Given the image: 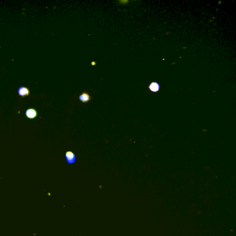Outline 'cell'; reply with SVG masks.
<instances>
[{
  "label": "cell",
  "mask_w": 236,
  "mask_h": 236,
  "mask_svg": "<svg viewBox=\"0 0 236 236\" xmlns=\"http://www.w3.org/2000/svg\"><path fill=\"white\" fill-rule=\"evenodd\" d=\"M25 115L29 119H34L37 117V112L34 108H28L25 112Z\"/></svg>",
  "instance_id": "obj_1"
},
{
  "label": "cell",
  "mask_w": 236,
  "mask_h": 236,
  "mask_svg": "<svg viewBox=\"0 0 236 236\" xmlns=\"http://www.w3.org/2000/svg\"><path fill=\"white\" fill-rule=\"evenodd\" d=\"M66 161L68 164H72L75 163L76 161V157L75 155L72 151H68L66 153Z\"/></svg>",
  "instance_id": "obj_2"
},
{
  "label": "cell",
  "mask_w": 236,
  "mask_h": 236,
  "mask_svg": "<svg viewBox=\"0 0 236 236\" xmlns=\"http://www.w3.org/2000/svg\"><path fill=\"white\" fill-rule=\"evenodd\" d=\"M18 93L19 96L22 97L28 96L30 94V90L27 87H19L18 89Z\"/></svg>",
  "instance_id": "obj_3"
},
{
  "label": "cell",
  "mask_w": 236,
  "mask_h": 236,
  "mask_svg": "<svg viewBox=\"0 0 236 236\" xmlns=\"http://www.w3.org/2000/svg\"><path fill=\"white\" fill-rule=\"evenodd\" d=\"M91 98V96H90L89 94L86 92H84V93H82L79 96V99L80 101L83 103H87L88 102L90 101Z\"/></svg>",
  "instance_id": "obj_4"
},
{
  "label": "cell",
  "mask_w": 236,
  "mask_h": 236,
  "mask_svg": "<svg viewBox=\"0 0 236 236\" xmlns=\"http://www.w3.org/2000/svg\"><path fill=\"white\" fill-rule=\"evenodd\" d=\"M149 88L152 92H156L160 90V85L157 82H153L149 85Z\"/></svg>",
  "instance_id": "obj_5"
},
{
  "label": "cell",
  "mask_w": 236,
  "mask_h": 236,
  "mask_svg": "<svg viewBox=\"0 0 236 236\" xmlns=\"http://www.w3.org/2000/svg\"><path fill=\"white\" fill-rule=\"evenodd\" d=\"M91 65L95 66L96 65V63L95 62H94V61H92V62H91Z\"/></svg>",
  "instance_id": "obj_6"
}]
</instances>
